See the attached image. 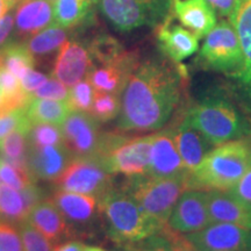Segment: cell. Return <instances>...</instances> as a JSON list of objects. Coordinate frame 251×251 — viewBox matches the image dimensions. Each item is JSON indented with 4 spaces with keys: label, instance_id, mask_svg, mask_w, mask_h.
I'll return each instance as SVG.
<instances>
[{
    "label": "cell",
    "instance_id": "f907efd6",
    "mask_svg": "<svg viewBox=\"0 0 251 251\" xmlns=\"http://www.w3.org/2000/svg\"><path fill=\"white\" fill-rule=\"evenodd\" d=\"M248 251H251V229L248 230Z\"/></svg>",
    "mask_w": 251,
    "mask_h": 251
},
{
    "label": "cell",
    "instance_id": "44dd1931",
    "mask_svg": "<svg viewBox=\"0 0 251 251\" xmlns=\"http://www.w3.org/2000/svg\"><path fill=\"white\" fill-rule=\"evenodd\" d=\"M27 221L51 241L54 246L75 237L71 228L49 198L31 209Z\"/></svg>",
    "mask_w": 251,
    "mask_h": 251
},
{
    "label": "cell",
    "instance_id": "277c9868",
    "mask_svg": "<svg viewBox=\"0 0 251 251\" xmlns=\"http://www.w3.org/2000/svg\"><path fill=\"white\" fill-rule=\"evenodd\" d=\"M127 179L122 190L136 200L144 214L162 231L177 200L188 188V176L170 178L141 176Z\"/></svg>",
    "mask_w": 251,
    "mask_h": 251
},
{
    "label": "cell",
    "instance_id": "74e56055",
    "mask_svg": "<svg viewBox=\"0 0 251 251\" xmlns=\"http://www.w3.org/2000/svg\"><path fill=\"white\" fill-rule=\"evenodd\" d=\"M69 92H70V90L68 89L65 84H63L62 81L56 79V78H51V79L47 80L42 86L39 87L35 92L31 94V97L33 98L68 101Z\"/></svg>",
    "mask_w": 251,
    "mask_h": 251
},
{
    "label": "cell",
    "instance_id": "52a82bcc",
    "mask_svg": "<svg viewBox=\"0 0 251 251\" xmlns=\"http://www.w3.org/2000/svg\"><path fill=\"white\" fill-rule=\"evenodd\" d=\"M100 9L118 30L130 31L164 23L172 0H100Z\"/></svg>",
    "mask_w": 251,
    "mask_h": 251
},
{
    "label": "cell",
    "instance_id": "c3c4849f",
    "mask_svg": "<svg viewBox=\"0 0 251 251\" xmlns=\"http://www.w3.org/2000/svg\"><path fill=\"white\" fill-rule=\"evenodd\" d=\"M14 6H17V4L13 0H0V19L4 17L8 11H11Z\"/></svg>",
    "mask_w": 251,
    "mask_h": 251
},
{
    "label": "cell",
    "instance_id": "2e32d148",
    "mask_svg": "<svg viewBox=\"0 0 251 251\" xmlns=\"http://www.w3.org/2000/svg\"><path fill=\"white\" fill-rule=\"evenodd\" d=\"M93 65L89 48L76 40H68L58 50L52 77L67 86H74L87 77Z\"/></svg>",
    "mask_w": 251,
    "mask_h": 251
},
{
    "label": "cell",
    "instance_id": "9a60e30c",
    "mask_svg": "<svg viewBox=\"0 0 251 251\" xmlns=\"http://www.w3.org/2000/svg\"><path fill=\"white\" fill-rule=\"evenodd\" d=\"M190 172L176 147L172 129L151 135V158L149 175L151 177H184Z\"/></svg>",
    "mask_w": 251,
    "mask_h": 251
},
{
    "label": "cell",
    "instance_id": "7bdbcfd3",
    "mask_svg": "<svg viewBox=\"0 0 251 251\" xmlns=\"http://www.w3.org/2000/svg\"><path fill=\"white\" fill-rule=\"evenodd\" d=\"M215 13L221 18H227L229 21H233L236 14L240 0H206Z\"/></svg>",
    "mask_w": 251,
    "mask_h": 251
},
{
    "label": "cell",
    "instance_id": "30bf717a",
    "mask_svg": "<svg viewBox=\"0 0 251 251\" xmlns=\"http://www.w3.org/2000/svg\"><path fill=\"white\" fill-rule=\"evenodd\" d=\"M61 128L65 147L74 158H98L103 134L90 113L71 109Z\"/></svg>",
    "mask_w": 251,
    "mask_h": 251
},
{
    "label": "cell",
    "instance_id": "f6af8a7d",
    "mask_svg": "<svg viewBox=\"0 0 251 251\" xmlns=\"http://www.w3.org/2000/svg\"><path fill=\"white\" fill-rule=\"evenodd\" d=\"M161 233L170 241L171 251H198L193 244L187 240L186 236L174 233V231L169 230L166 228L163 229Z\"/></svg>",
    "mask_w": 251,
    "mask_h": 251
},
{
    "label": "cell",
    "instance_id": "7a4b0ae2",
    "mask_svg": "<svg viewBox=\"0 0 251 251\" xmlns=\"http://www.w3.org/2000/svg\"><path fill=\"white\" fill-rule=\"evenodd\" d=\"M251 161V144L234 140L213 148L188 175V188L202 191H230Z\"/></svg>",
    "mask_w": 251,
    "mask_h": 251
},
{
    "label": "cell",
    "instance_id": "d6986e66",
    "mask_svg": "<svg viewBox=\"0 0 251 251\" xmlns=\"http://www.w3.org/2000/svg\"><path fill=\"white\" fill-rule=\"evenodd\" d=\"M55 23L54 2L50 0H20L14 11V24L18 35H35Z\"/></svg>",
    "mask_w": 251,
    "mask_h": 251
},
{
    "label": "cell",
    "instance_id": "db71d44e",
    "mask_svg": "<svg viewBox=\"0 0 251 251\" xmlns=\"http://www.w3.org/2000/svg\"><path fill=\"white\" fill-rule=\"evenodd\" d=\"M92 1H97V0H92Z\"/></svg>",
    "mask_w": 251,
    "mask_h": 251
},
{
    "label": "cell",
    "instance_id": "9c48e42d",
    "mask_svg": "<svg viewBox=\"0 0 251 251\" xmlns=\"http://www.w3.org/2000/svg\"><path fill=\"white\" fill-rule=\"evenodd\" d=\"M203 65L229 75L234 74L242 63V48L234 25L221 20L205 36L200 50Z\"/></svg>",
    "mask_w": 251,
    "mask_h": 251
},
{
    "label": "cell",
    "instance_id": "8d00e7d4",
    "mask_svg": "<svg viewBox=\"0 0 251 251\" xmlns=\"http://www.w3.org/2000/svg\"><path fill=\"white\" fill-rule=\"evenodd\" d=\"M30 126L26 108L2 113L0 114V141L17 129H30Z\"/></svg>",
    "mask_w": 251,
    "mask_h": 251
},
{
    "label": "cell",
    "instance_id": "b9f144b4",
    "mask_svg": "<svg viewBox=\"0 0 251 251\" xmlns=\"http://www.w3.org/2000/svg\"><path fill=\"white\" fill-rule=\"evenodd\" d=\"M136 244H140V247H137L134 251H171L170 241L162 233L152 235Z\"/></svg>",
    "mask_w": 251,
    "mask_h": 251
},
{
    "label": "cell",
    "instance_id": "e575fe53",
    "mask_svg": "<svg viewBox=\"0 0 251 251\" xmlns=\"http://www.w3.org/2000/svg\"><path fill=\"white\" fill-rule=\"evenodd\" d=\"M25 251H52L54 244L28 221L19 226Z\"/></svg>",
    "mask_w": 251,
    "mask_h": 251
},
{
    "label": "cell",
    "instance_id": "ba28073f",
    "mask_svg": "<svg viewBox=\"0 0 251 251\" xmlns=\"http://www.w3.org/2000/svg\"><path fill=\"white\" fill-rule=\"evenodd\" d=\"M112 174L98 158H72L54 181L56 190L87 194L100 199L113 188Z\"/></svg>",
    "mask_w": 251,
    "mask_h": 251
},
{
    "label": "cell",
    "instance_id": "7c38bea8",
    "mask_svg": "<svg viewBox=\"0 0 251 251\" xmlns=\"http://www.w3.org/2000/svg\"><path fill=\"white\" fill-rule=\"evenodd\" d=\"M49 199L67 221L75 237L92 231L97 216L100 215L98 198L56 190Z\"/></svg>",
    "mask_w": 251,
    "mask_h": 251
},
{
    "label": "cell",
    "instance_id": "f5cc1de1",
    "mask_svg": "<svg viewBox=\"0 0 251 251\" xmlns=\"http://www.w3.org/2000/svg\"><path fill=\"white\" fill-rule=\"evenodd\" d=\"M1 102H2V97H1V93H0V106H1Z\"/></svg>",
    "mask_w": 251,
    "mask_h": 251
},
{
    "label": "cell",
    "instance_id": "4316f807",
    "mask_svg": "<svg viewBox=\"0 0 251 251\" xmlns=\"http://www.w3.org/2000/svg\"><path fill=\"white\" fill-rule=\"evenodd\" d=\"M29 209L18 190L0 184V221L19 227L27 221Z\"/></svg>",
    "mask_w": 251,
    "mask_h": 251
},
{
    "label": "cell",
    "instance_id": "83f0119b",
    "mask_svg": "<svg viewBox=\"0 0 251 251\" xmlns=\"http://www.w3.org/2000/svg\"><path fill=\"white\" fill-rule=\"evenodd\" d=\"M92 0H55V24L64 28L83 25L91 14Z\"/></svg>",
    "mask_w": 251,
    "mask_h": 251
},
{
    "label": "cell",
    "instance_id": "484cf974",
    "mask_svg": "<svg viewBox=\"0 0 251 251\" xmlns=\"http://www.w3.org/2000/svg\"><path fill=\"white\" fill-rule=\"evenodd\" d=\"M68 29L69 28L52 24L51 26L30 36L25 45L30 51V54L34 56V58L46 57V56L51 55L52 52L58 51L61 47L67 42L69 39Z\"/></svg>",
    "mask_w": 251,
    "mask_h": 251
},
{
    "label": "cell",
    "instance_id": "ac0fdd59",
    "mask_svg": "<svg viewBox=\"0 0 251 251\" xmlns=\"http://www.w3.org/2000/svg\"><path fill=\"white\" fill-rule=\"evenodd\" d=\"M242 48V63L234 74L229 75L238 89L251 100V0H240L237 12L231 21Z\"/></svg>",
    "mask_w": 251,
    "mask_h": 251
},
{
    "label": "cell",
    "instance_id": "f1b7e54d",
    "mask_svg": "<svg viewBox=\"0 0 251 251\" xmlns=\"http://www.w3.org/2000/svg\"><path fill=\"white\" fill-rule=\"evenodd\" d=\"M28 131L29 129H17L0 141V157L17 168L25 170H27Z\"/></svg>",
    "mask_w": 251,
    "mask_h": 251
},
{
    "label": "cell",
    "instance_id": "1f68e13d",
    "mask_svg": "<svg viewBox=\"0 0 251 251\" xmlns=\"http://www.w3.org/2000/svg\"><path fill=\"white\" fill-rule=\"evenodd\" d=\"M120 107V96L96 91L90 114L98 122H108L118 118Z\"/></svg>",
    "mask_w": 251,
    "mask_h": 251
},
{
    "label": "cell",
    "instance_id": "603a6c76",
    "mask_svg": "<svg viewBox=\"0 0 251 251\" xmlns=\"http://www.w3.org/2000/svg\"><path fill=\"white\" fill-rule=\"evenodd\" d=\"M179 21L198 39H202L216 25V13L206 0H172Z\"/></svg>",
    "mask_w": 251,
    "mask_h": 251
},
{
    "label": "cell",
    "instance_id": "816d5d0a",
    "mask_svg": "<svg viewBox=\"0 0 251 251\" xmlns=\"http://www.w3.org/2000/svg\"><path fill=\"white\" fill-rule=\"evenodd\" d=\"M4 67V61H2V55H1V51H0V68Z\"/></svg>",
    "mask_w": 251,
    "mask_h": 251
},
{
    "label": "cell",
    "instance_id": "bcb514c9",
    "mask_svg": "<svg viewBox=\"0 0 251 251\" xmlns=\"http://www.w3.org/2000/svg\"><path fill=\"white\" fill-rule=\"evenodd\" d=\"M14 26V11L13 8L8 11L4 17L0 19V48L6 46Z\"/></svg>",
    "mask_w": 251,
    "mask_h": 251
},
{
    "label": "cell",
    "instance_id": "4fadbf2b",
    "mask_svg": "<svg viewBox=\"0 0 251 251\" xmlns=\"http://www.w3.org/2000/svg\"><path fill=\"white\" fill-rule=\"evenodd\" d=\"M186 238L198 251H248V229L230 224L212 222Z\"/></svg>",
    "mask_w": 251,
    "mask_h": 251
},
{
    "label": "cell",
    "instance_id": "d6a6232c",
    "mask_svg": "<svg viewBox=\"0 0 251 251\" xmlns=\"http://www.w3.org/2000/svg\"><path fill=\"white\" fill-rule=\"evenodd\" d=\"M28 146H61L64 144L61 126L54 124L36 122L31 124L28 131Z\"/></svg>",
    "mask_w": 251,
    "mask_h": 251
},
{
    "label": "cell",
    "instance_id": "60d3db41",
    "mask_svg": "<svg viewBox=\"0 0 251 251\" xmlns=\"http://www.w3.org/2000/svg\"><path fill=\"white\" fill-rule=\"evenodd\" d=\"M20 193L21 196H23L25 202H26L27 208L29 209V212L37 205V203H40L41 201H43V200L47 199L46 190L43 187L37 186L35 181H34V183H30L29 185H27L26 187L20 191Z\"/></svg>",
    "mask_w": 251,
    "mask_h": 251
},
{
    "label": "cell",
    "instance_id": "ffe728a7",
    "mask_svg": "<svg viewBox=\"0 0 251 251\" xmlns=\"http://www.w3.org/2000/svg\"><path fill=\"white\" fill-rule=\"evenodd\" d=\"M207 206L212 222L230 224L251 229V208L228 191H207Z\"/></svg>",
    "mask_w": 251,
    "mask_h": 251
},
{
    "label": "cell",
    "instance_id": "d4e9b609",
    "mask_svg": "<svg viewBox=\"0 0 251 251\" xmlns=\"http://www.w3.org/2000/svg\"><path fill=\"white\" fill-rule=\"evenodd\" d=\"M71 109L68 101L31 97L30 102L26 107V113L31 124L43 122L61 126Z\"/></svg>",
    "mask_w": 251,
    "mask_h": 251
},
{
    "label": "cell",
    "instance_id": "11a10c76",
    "mask_svg": "<svg viewBox=\"0 0 251 251\" xmlns=\"http://www.w3.org/2000/svg\"><path fill=\"white\" fill-rule=\"evenodd\" d=\"M50 1H54V0H50Z\"/></svg>",
    "mask_w": 251,
    "mask_h": 251
},
{
    "label": "cell",
    "instance_id": "f546056e",
    "mask_svg": "<svg viewBox=\"0 0 251 251\" xmlns=\"http://www.w3.org/2000/svg\"><path fill=\"white\" fill-rule=\"evenodd\" d=\"M4 67L9 72L21 79L35 65V58L30 54L25 43H8L0 50Z\"/></svg>",
    "mask_w": 251,
    "mask_h": 251
},
{
    "label": "cell",
    "instance_id": "f35d334b",
    "mask_svg": "<svg viewBox=\"0 0 251 251\" xmlns=\"http://www.w3.org/2000/svg\"><path fill=\"white\" fill-rule=\"evenodd\" d=\"M0 251H25L19 228L0 221Z\"/></svg>",
    "mask_w": 251,
    "mask_h": 251
},
{
    "label": "cell",
    "instance_id": "8fae6325",
    "mask_svg": "<svg viewBox=\"0 0 251 251\" xmlns=\"http://www.w3.org/2000/svg\"><path fill=\"white\" fill-rule=\"evenodd\" d=\"M207 196V191L187 188L176 202L165 228L174 233L187 235L207 227L211 224Z\"/></svg>",
    "mask_w": 251,
    "mask_h": 251
},
{
    "label": "cell",
    "instance_id": "cb8c5ba5",
    "mask_svg": "<svg viewBox=\"0 0 251 251\" xmlns=\"http://www.w3.org/2000/svg\"><path fill=\"white\" fill-rule=\"evenodd\" d=\"M172 134L178 152L191 174L213 149V144L185 120L176 129H172Z\"/></svg>",
    "mask_w": 251,
    "mask_h": 251
},
{
    "label": "cell",
    "instance_id": "7402d4cb",
    "mask_svg": "<svg viewBox=\"0 0 251 251\" xmlns=\"http://www.w3.org/2000/svg\"><path fill=\"white\" fill-rule=\"evenodd\" d=\"M158 46L172 62L179 63L192 56L199 49V39L192 31L179 25H171L165 20L157 33Z\"/></svg>",
    "mask_w": 251,
    "mask_h": 251
},
{
    "label": "cell",
    "instance_id": "ee69618b",
    "mask_svg": "<svg viewBox=\"0 0 251 251\" xmlns=\"http://www.w3.org/2000/svg\"><path fill=\"white\" fill-rule=\"evenodd\" d=\"M49 78L47 75L42 74V72L40 71H35L34 69H31L27 72L25 76L21 78L20 79V84H21V87H23V90L25 92L28 93V94H33L35 91L39 89L43 85V84L46 83L47 80H48Z\"/></svg>",
    "mask_w": 251,
    "mask_h": 251
},
{
    "label": "cell",
    "instance_id": "ab89813d",
    "mask_svg": "<svg viewBox=\"0 0 251 251\" xmlns=\"http://www.w3.org/2000/svg\"><path fill=\"white\" fill-rule=\"evenodd\" d=\"M228 192H230L236 199L251 208V161L243 177Z\"/></svg>",
    "mask_w": 251,
    "mask_h": 251
},
{
    "label": "cell",
    "instance_id": "8992f818",
    "mask_svg": "<svg viewBox=\"0 0 251 251\" xmlns=\"http://www.w3.org/2000/svg\"><path fill=\"white\" fill-rule=\"evenodd\" d=\"M151 158V135L127 137L103 134L98 159L109 174L127 178L148 176Z\"/></svg>",
    "mask_w": 251,
    "mask_h": 251
},
{
    "label": "cell",
    "instance_id": "e0dca14e",
    "mask_svg": "<svg viewBox=\"0 0 251 251\" xmlns=\"http://www.w3.org/2000/svg\"><path fill=\"white\" fill-rule=\"evenodd\" d=\"M137 64V56L126 51L119 58L106 64H93L87 78L96 91L121 96L126 83Z\"/></svg>",
    "mask_w": 251,
    "mask_h": 251
},
{
    "label": "cell",
    "instance_id": "d590c367",
    "mask_svg": "<svg viewBox=\"0 0 251 251\" xmlns=\"http://www.w3.org/2000/svg\"><path fill=\"white\" fill-rule=\"evenodd\" d=\"M0 180L5 185L21 191L27 185L34 183L27 170L14 166L0 157Z\"/></svg>",
    "mask_w": 251,
    "mask_h": 251
},
{
    "label": "cell",
    "instance_id": "5b68a950",
    "mask_svg": "<svg viewBox=\"0 0 251 251\" xmlns=\"http://www.w3.org/2000/svg\"><path fill=\"white\" fill-rule=\"evenodd\" d=\"M213 146L240 140L246 134V124L237 109L224 98H207L188 109L184 119Z\"/></svg>",
    "mask_w": 251,
    "mask_h": 251
},
{
    "label": "cell",
    "instance_id": "3957f363",
    "mask_svg": "<svg viewBox=\"0 0 251 251\" xmlns=\"http://www.w3.org/2000/svg\"><path fill=\"white\" fill-rule=\"evenodd\" d=\"M99 214L102 216L109 238L117 244L134 246L161 233L136 200L122 188L113 187L100 198Z\"/></svg>",
    "mask_w": 251,
    "mask_h": 251
},
{
    "label": "cell",
    "instance_id": "6da1fadb",
    "mask_svg": "<svg viewBox=\"0 0 251 251\" xmlns=\"http://www.w3.org/2000/svg\"><path fill=\"white\" fill-rule=\"evenodd\" d=\"M181 76L166 61L139 62L120 96L118 127L124 131H155L170 120L180 99Z\"/></svg>",
    "mask_w": 251,
    "mask_h": 251
},
{
    "label": "cell",
    "instance_id": "5bb4252c",
    "mask_svg": "<svg viewBox=\"0 0 251 251\" xmlns=\"http://www.w3.org/2000/svg\"><path fill=\"white\" fill-rule=\"evenodd\" d=\"M74 158L65 144L28 146L26 168L33 181H54Z\"/></svg>",
    "mask_w": 251,
    "mask_h": 251
},
{
    "label": "cell",
    "instance_id": "681fc988",
    "mask_svg": "<svg viewBox=\"0 0 251 251\" xmlns=\"http://www.w3.org/2000/svg\"><path fill=\"white\" fill-rule=\"evenodd\" d=\"M84 251H105V250L101 249V248H98V247H86Z\"/></svg>",
    "mask_w": 251,
    "mask_h": 251
},
{
    "label": "cell",
    "instance_id": "836d02e7",
    "mask_svg": "<svg viewBox=\"0 0 251 251\" xmlns=\"http://www.w3.org/2000/svg\"><path fill=\"white\" fill-rule=\"evenodd\" d=\"M96 90L89 78H84L75 84L69 92L68 102L72 109L90 113L94 100Z\"/></svg>",
    "mask_w": 251,
    "mask_h": 251
},
{
    "label": "cell",
    "instance_id": "7dc6e473",
    "mask_svg": "<svg viewBox=\"0 0 251 251\" xmlns=\"http://www.w3.org/2000/svg\"><path fill=\"white\" fill-rule=\"evenodd\" d=\"M86 246L77 240H69L65 242L56 244L52 251H84Z\"/></svg>",
    "mask_w": 251,
    "mask_h": 251
},
{
    "label": "cell",
    "instance_id": "4dcf8cb0",
    "mask_svg": "<svg viewBox=\"0 0 251 251\" xmlns=\"http://www.w3.org/2000/svg\"><path fill=\"white\" fill-rule=\"evenodd\" d=\"M87 48L93 64H106L119 58L126 52L118 40L105 34L94 37Z\"/></svg>",
    "mask_w": 251,
    "mask_h": 251
}]
</instances>
